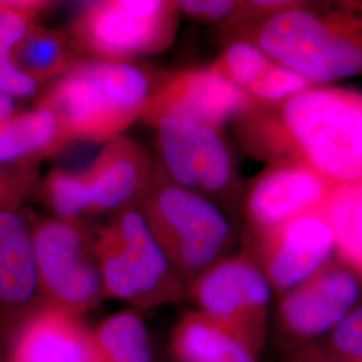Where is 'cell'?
<instances>
[{"label":"cell","mask_w":362,"mask_h":362,"mask_svg":"<svg viewBox=\"0 0 362 362\" xmlns=\"http://www.w3.org/2000/svg\"><path fill=\"white\" fill-rule=\"evenodd\" d=\"M6 362H103L83 317L42 305L3 349Z\"/></svg>","instance_id":"16"},{"label":"cell","mask_w":362,"mask_h":362,"mask_svg":"<svg viewBox=\"0 0 362 362\" xmlns=\"http://www.w3.org/2000/svg\"><path fill=\"white\" fill-rule=\"evenodd\" d=\"M321 215L333 231L338 260L362 278V182L337 187Z\"/></svg>","instance_id":"22"},{"label":"cell","mask_w":362,"mask_h":362,"mask_svg":"<svg viewBox=\"0 0 362 362\" xmlns=\"http://www.w3.org/2000/svg\"><path fill=\"white\" fill-rule=\"evenodd\" d=\"M247 42L314 85L362 77V1H300L223 43Z\"/></svg>","instance_id":"2"},{"label":"cell","mask_w":362,"mask_h":362,"mask_svg":"<svg viewBox=\"0 0 362 362\" xmlns=\"http://www.w3.org/2000/svg\"><path fill=\"white\" fill-rule=\"evenodd\" d=\"M45 305L34 251L33 216L0 211V349L18 327Z\"/></svg>","instance_id":"14"},{"label":"cell","mask_w":362,"mask_h":362,"mask_svg":"<svg viewBox=\"0 0 362 362\" xmlns=\"http://www.w3.org/2000/svg\"><path fill=\"white\" fill-rule=\"evenodd\" d=\"M291 362H333L332 360H329L327 357L325 356H320V354H315V353H308V354H302L299 356L296 360H293Z\"/></svg>","instance_id":"28"},{"label":"cell","mask_w":362,"mask_h":362,"mask_svg":"<svg viewBox=\"0 0 362 362\" xmlns=\"http://www.w3.org/2000/svg\"><path fill=\"white\" fill-rule=\"evenodd\" d=\"M33 236L45 303L81 317L97 309L106 296L86 221L33 218Z\"/></svg>","instance_id":"8"},{"label":"cell","mask_w":362,"mask_h":362,"mask_svg":"<svg viewBox=\"0 0 362 362\" xmlns=\"http://www.w3.org/2000/svg\"><path fill=\"white\" fill-rule=\"evenodd\" d=\"M0 362H6L4 360V354H3V350L0 349Z\"/></svg>","instance_id":"29"},{"label":"cell","mask_w":362,"mask_h":362,"mask_svg":"<svg viewBox=\"0 0 362 362\" xmlns=\"http://www.w3.org/2000/svg\"><path fill=\"white\" fill-rule=\"evenodd\" d=\"M40 199L52 218L85 221L90 218V197L82 173L55 168L39 182Z\"/></svg>","instance_id":"24"},{"label":"cell","mask_w":362,"mask_h":362,"mask_svg":"<svg viewBox=\"0 0 362 362\" xmlns=\"http://www.w3.org/2000/svg\"><path fill=\"white\" fill-rule=\"evenodd\" d=\"M361 281H362V278H361Z\"/></svg>","instance_id":"30"},{"label":"cell","mask_w":362,"mask_h":362,"mask_svg":"<svg viewBox=\"0 0 362 362\" xmlns=\"http://www.w3.org/2000/svg\"><path fill=\"white\" fill-rule=\"evenodd\" d=\"M140 209L185 287L230 255L235 243L230 215L206 197L169 181L157 164Z\"/></svg>","instance_id":"4"},{"label":"cell","mask_w":362,"mask_h":362,"mask_svg":"<svg viewBox=\"0 0 362 362\" xmlns=\"http://www.w3.org/2000/svg\"><path fill=\"white\" fill-rule=\"evenodd\" d=\"M360 275L341 260H329L282 294L276 318L287 339L305 341L333 330L361 298Z\"/></svg>","instance_id":"11"},{"label":"cell","mask_w":362,"mask_h":362,"mask_svg":"<svg viewBox=\"0 0 362 362\" xmlns=\"http://www.w3.org/2000/svg\"><path fill=\"white\" fill-rule=\"evenodd\" d=\"M172 362H259L243 338L202 311L184 313L169 336Z\"/></svg>","instance_id":"18"},{"label":"cell","mask_w":362,"mask_h":362,"mask_svg":"<svg viewBox=\"0 0 362 362\" xmlns=\"http://www.w3.org/2000/svg\"><path fill=\"white\" fill-rule=\"evenodd\" d=\"M70 144L59 119L46 106L19 112L0 124V165H33Z\"/></svg>","instance_id":"19"},{"label":"cell","mask_w":362,"mask_h":362,"mask_svg":"<svg viewBox=\"0 0 362 362\" xmlns=\"http://www.w3.org/2000/svg\"><path fill=\"white\" fill-rule=\"evenodd\" d=\"M157 130V165L169 181L200 194L231 215L240 211L245 182L223 129L167 117Z\"/></svg>","instance_id":"7"},{"label":"cell","mask_w":362,"mask_h":362,"mask_svg":"<svg viewBox=\"0 0 362 362\" xmlns=\"http://www.w3.org/2000/svg\"><path fill=\"white\" fill-rule=\"evenodd\" d=\"M209 66L257 104L278 103L314 86L257 46L240 40L227 43Z\"/></svg>","instance_id":"17"},{"label":"cell","mask_w":362,"mask_h":362,"mask_svg":"<svg viewBox=\"0 0 362 362\" xmlns=\"http://www.w3.org/2000/svg\"><path fill=\"white\" fill-rule=\"evenodd\" d=\"M95 254L106 297L141 313L187 299V287L140 207L118 212L95 233Z\"/></svg>","instance_id":"5"},{"label":"cell","mask_w":362,"mask_h":362,"mask_svg":"<svg viewBox=\"0 0 362 362\" xmlns=\"http://www.w3.org/2000/svg\"><path fill=\"white\" fill-rule=\"evenodd\" d=\"M93 333L103 362H156L141 311L115 313L93 327Z\"/></svg>","instance_id":"23"},{"label":"cell","mask_w":362,"mask_h":362,"mask_svg":"<svg viewBox=\"0 0 362 362\" xmlns=\"http://www.w3.org/2000/svg\"><path fill=\"white\" fill-rule=\"evenodd\" d=\"M155 165L143 145L121 134L104 144L103 151L82 170L90 197V218L116 215L140 207L148 192Z\"/></svg>","instance_id":"15"},{"label":"cell","mask_w":362,"mask_h":362,"mask_svg":"<svg viewBox=\"0 0 362 362\" xmlns=\"http://www.w3.org/2000/svg\"><path fill=\"white\" fill-rule=\"evenodd\" d=\"M82 58L66 31L40 23L30 27L13 50L15 67L40 86L65 76Z\"/></svg>","instance_id":"20"},{"label":"cell","mask_w":362,"mask_h":362,"mask_svg":"<svg viewBox=\"0 0 362 362\" xmlns=\"http://www.w3.org/2000/svg\"><path fill=\"white\" fill-rule=\"evenodd\" d=\"M153 89L139 66L85 57L47 85L37 105L57 116L70 143L105 144L140 121Z\"/></svg>","instance_id":"3"},{"label":"cell","mask_w":362,"mask_h":362,"mask_svg":"<svg viewBox=\"0 0 362 362\" xmlns=\"http://www.w3.org/2000/svg\"><path fill=\"white\" fill-rule=\"evenodd\" d=\"M332 345L341 356L362 362V305L356 306L333 329Z\"/></svg>","instance_id":"26"},{"label":"cell","mask_w":362,"mask_h":362,"mask_svg":"<svg viewBox=\"0 0 362 362\" xmlns=\"http://www.w3.org/2000/svg\"><path fill=\"white\" fill-rule=\"evenodd\" d=\"M336 188L303 165L285 161L266 164L243 187L240 211L246 219V233H262L321 212Z\"/></svg>","instance_id":"12"},{"label":"cell","mask_w":362,"mask_h":362,"mask_svg":"<svg viewBox=\"0 0 362 362\" xmlns=\"http://www.w3.org/2000/svg\"><path fill=\"white\" fill-rule=\"evenodd\" d=\"M247 251L278 294L308 279L327 263L334 236L321 212L303 215L258 233H246Z\"/></svg>","instance_id":"10"},{"label":"cell","mask_w":362,"mask_h":362,"mask_svg":"<svg viewBox=\"0 0 362 362\" xmlns=\"http://www.w3.org/2000/svg\"><path fill=\"white\" fill-rule=\"evenodd\" d=\"M38 187V167L0 165V211L22 208Z\"/></svg>","instance_id":"25"},{"label":"cell","mask_w":362,"mask_h":362,"mask_svg":"<svg viewBox=\"0 0 362 362\" xmlns=\"http://www.w3.org/2000/svg\"><path fill=\"white\" fill-rule=\"evenodd\" d=\"M180 16L176 0H95L82 4L67 34L86 58L132 64L168 50Z\"/></svg>","instance_id":"6"},{"label":"cell","mask_w":362,"mask_h":362,"mask_svg":"<svg viewBox=\"0 0 362 362\" xmlns=\"http://www.w3.org/2000/svg\"><path fill=\"white\" fill-rule=\"evenodd\" d=\"M272 286L246 248L227 255L187 286L196 310L226 326L260 354L266 339Z\"/></svg>","instance_id":"9"},{"label":"cell","mask_w":362,"mask_h":362,"mask_svg":"<svg viewBox=\"0 0 362 362\" xmlns=\"http://www.w3.org/2000/svg\"><path fill=\"white\" fill-rule=\"evenodd\" d=\"M18 113L19 110L16 105V98L0 93V124L10 119Z\"/></svg>","instance_id":"27"},{"label":"cell","mask_w":362,"mask_h":362,"mask_svg":"<svg viewBox=\"0 0 362 362\" xmlns=\"http://www.w3.org/2000/svg\"><path fill=\"white\" fill-rule=\"evenodd\" d=\"M55 6V1L47 0H0V93L26 98L42 89L15 67L13 50L27 30Z\"/></svg>","instance_id":"21"},{"label":"cell","mask_w":362,"mask_h":362,"mask_svg":"<svg viewBox=\"0 0 362 362\" xmlns=\"http://www.w3.org/2000/svg\"><path fill=\"white\" fill-rule=\"evenodd\" d=\"M247 156L314 170L336 187L362 182V93L315 85L272 104H254L233 121Z\"/></svg>","instance_id":"1"},{"label":"cell","mask_w":362,"mask_h":362,"mask_svg":"<svg viewBox=\"0 0 362 362\" xmlns=\"http://www.w3.org/2000/svg\"><path fill=\"white\" fill-rule=\"evenodd\" d=\"M254 104L246 93L208 67L170 74L152 91L140 121L156 124L167 117L191 119L223 129Z\"/></svg>","instance_id":"13"}]
</instances>
